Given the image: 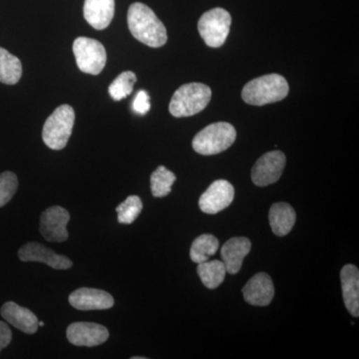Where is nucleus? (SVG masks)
<instances>
[{
  "label": "nucleus",
  "mask_w": 359,
  "mask_h": 359,
  "mask_svg": "<svg viewBox=\"0 0 359 359\" xmlns=\"http://www.w3.org/2000/svg\"><path fill=\"white\" fill-rule=\"evenodd\" d=\"M128 27L132 35L153 48L164 46L168 40L167 30L154 11L146 4L135 2L129 7Z\"/></svg>",
  "instance_id": "f257e3e1"
},
{
  "label": "nucleus",
  "mask_w": 359,
  "mask_h": 359,
  "mask_svg": "<svg viewBox=\"0 0 359 359\" xmlns=\"http://www.w3.org/2000/svg\"><path fill=\"white\" fill-rule=\"evenodd\" d=\"M287 80L280 74H269L248 82L243 89V100L250 105L264 106L282 101L289 94Z\"/></svg>",
  "instance_id": "f03ea898"
},
{
  "label": "nucleus",
  "mask_w": 359,
  "mask_h": 359,
  "mask_svg": "<svg viewBox=\"0 0 359 359\" xmlns=\"http://www.w3.org/2000/svg\"><path fill=\"white\" fill-rule=\"evenodd\" d=\"M212 98V90L203 83H189L176 90L169 111L174 117H190L207 107Z\"/></svg>",
  "instance_id": "7ed1b4c3"
},
{
  "label": "nucleus",
  "mask_w": 359,
  "mask_h": 359,
  "mask_svg": "<svg viewBox=\"0 0 359 359\" xmlns=\"http://www.w3.org/2000/svg\"><path fill=\"white\" fill-rule=\"evenodd\" d=\"M237 138L235 127L226 122L209 125L196 135L193 149L198 154L211 156L228 150Z\"/></svg>",
  "instance_id": "20e7f679"
},
{
  "label": "nucleus",
  "mask_w": 359,
  "mask_h": 359,
  "mask_svg": "<svg viewBox=\"0 0 359 359\" xmlns=\"http://www.w3.org/2000/svg\"><path fill=\"white\" fill-rule=\"evenodd\" d=\"M75 112L70 105L59 106L45 122L42 130V139L45 145L52 150H62L67 145L73 127Z\"/></svg>",
  "instance_id": "39448f33"
},
{
  "label": "nucleus",
  "mask_w": 359,
  "mask_h": 359,
  "mask_svg": "<svg viewBox=\"0 0 359 359\" xmlns=\"http://www.w3.org/2000/svg\"><path fill=\"white\" fill-rule=\"evenodd\" d=\"M231 25V16L224 8H214L201 16L198 30L205 44L219 48L228 39Z\"/></svg>",
  "instance_id": "423d86ee"
},
{
  "label": "nucleus",
  "mask_w": 359,
  "mask_h": 359,
  "mask_svg": "<svg viewBox=\"0 0 359 359\" xmlns=\"http://www.w3.org/2000/svg\"><path fill=\"white\" fill-rule=\"evenodd\" d=\"M73 53L78 68L86 74H100L107 61V53L103 44L88 37H78L74 40Z\"/></svg>",
  "instance_id": "0eeeda50"
},
{
  "label": "nucleus",
  "mask_w": 359,
  "mask_h": 359,
  "mask_svg": "<svg viewBox=\"0 0 359 359\" xmlns=\"http://www.w3.org/2000/svg\"><path fill=\"white\" fill-rule=\"evenodd\" d=\"M287 158L280 151H271L262 156L252 169L255 185L266 187L276 183L282 177Z\"/></svg>",
  "instance_id": "6e6552de"
},
{
  "label": "nucleus",
  "mask_w": 359,
  "mask_h": 359,
  "mask_svg": "<svg viewBox=\"0 0 359 359\" xmlns=\"http://www.w3.org/2000/svg\"><path fill=\"white\" fill-rule=\"evenodd\" d=\"M70 215L65 208L54 205L42 212L40 233L45 240L52 243L65 242L68 238L67 224Z\"/></svg>",
  "instance_id": "1a4fd4ad"
},
{
  "label": "nucleus",
  "mask_w": 359,
  "mask_h": 359,
  "mask_svg": "<svg viewBox=\"0 0 359 359\" xmlns=\"http://www.w3.org/2000/svg\"><path fill=\"white\" fill-rule=\"evenodd\" d=\"M235 197V189L226 180H217L212 184L199 200L201 211L215 215L228 208Z\"/></svg>",
  "instance_id": "9d476101"
},
{
  "label": "nucleus",
  "mask_w": 359,
  "mask_h": 359,
  "mask_svg": "<svg viewBox=\"0 0 359 359\" xmlns=\"http://www.w3.org/2000/svg\"><path fill=\"white\" fill-rule=\"evenodd\" d=\"M66 335L74 346L93 347L104 344L109 337V332L98 323H74L68 327Z\"/></svg>",
  "instance_id": "9b49d317"
},
{
  "label": "nucleus",
  "mask_w": 359,
  "mask_h": 359,
  "mask_svg": "<svg viewBox=\"0 0 359 359\" xmlns=\"http://www.w3.org/2000/svg\"><path fill=\"white\" fill-rule=\"evenodd\" d=\"M18 257L20 261L43 263L54 269H68L73 264L68 257L56 254L53 250L34 242L21 247L18 250Z\"/></svg>",
  "instance_id": "f8f14e48"
},
{
  "label": "nucleus",
  "mask_w": 359,
  "mask_h": 359,
  "mask_svg": "<svg viewBox=\"0 0 359 359\" xmlns=\"http://www.w3.org/2000/svg\"><path fill=\"white\" fill-rule=\"evenodd\" d=\"M69 304L79 311H101L112 308L114 299L102 290L81 287L69 295Z\"/></svg>",
  "instance_id": "ddd939ff"
},
{
  "label": "nucleus",
  "mask_w": 359,
  "mask_h": 359,
  "mask_svg": "<svg viewBox=\"0 0 359 359\" xmlns=\"http://www.w3.org/2000/svg\"><path fill=\"white\" fill-rule=\"evenodd\" d=\"M245 301L252 306H266L275 297V287L268 273H259L245 283L243 289Z\"/></svg>",
  "instance_id": "4468645a"
},
{
  "label": "nucleus",
  "mask_w": 359,
  "mask_h": 359,
  "mask_svg": "<svg viewBox=\"0 0 359 359\" xmlns=\"http://www.w3.org/2000/svg\"><path fill=\"white\" fill-rule=\"evenodd\" d=\"M0 313L7 323L25 334H33L39 330V321L37 316L29 309L22 308L15 302L4 304Z\"/></svg>",
  "instance_id": "2eb2a0df"
},
{
  "label": "nucleus",
  "mask_w": 359,
  "mask_h": 359,
  "mask_svg": "<svg viewBox=\"0 0 359 359\" xmlns=\"http://www.w3.org/2000/svg\"><path fill=\"white\" fill-rule=\"evenodd\" d=\"M252 243L248 238H231L224 244L221 250L222 262L226 266V273L236 275L242 268L243 262L250 252Z\"/></svg>",
  "instance_id": "dca6fc26"
},
{
  "label": "nucleus",
  "mask_w": 359,
  "mask_h": 359,
  "mask_svg": "<svg viewBox=\"0 0 359 359\" xmlns=\"http://www.w3.org/2000/svg\"><path fill=\"white\" fill-rule=\"evenodd\" d=\"M83 13L92 27L105 29L114 18L115 0H85Z\"/></svg>",
  "instance_id": "f3484780"
},
{
  "label": "nucleus",
  "mask_w": 359,
  "mask_h": 359,
  "mask_svg": "<svg viewBox=\"0 0 359 359\" xmlns=\"http://www.w3.org/2000/svg\"><path fill=\"white\" fill-rule=\"evenodd\" d=\"M342 295L346 308L354 318L359 316V271L353 264H346L340 273Z\"/></svg>",
  "instance_id": "a211bd4d"
},
{
  "label": "nucleus",
  "mask_w": 359,
  "mask_h": 359,
  "mask_svg": "<svg viewBox=\"0 0 359 359\" xmlns=\"http://www.w3.org/2000/svg\"><path fill=\"white\" fill-rule=\"evenodd\" d=\"M269 219L273 233L278 237H285L294 228L297 214L287 203H276L269 210Z\"/></svg>",
  "instance_id": "6ab92c4d"
},
{
  "label": "nucleus",
  "mask_w": 359,
  "mask_h": 359,
  "mask_svg": "<svg viewBox=\"0 0 359 359\" xmlns=\"http://www.w3.org/2000/svg\"><path fill=\"white\" fill-rule=\"evenodd\" d=\"M197 271L205 287L210 290L217 289L221 285L226 275V266L219 259L199 264Z\"/></svg>",
  "instance_id": "aec40b11"
},
{
  "label": "nucleus",
  "mask_w": 359,
  "mask_h": 359,
  "mask_svg": "<svg viewBox=\"0 0 359 359\" xmlns=\"http://www.w3.org/2000/svg\"><path fill=\"white\" fill-rule=\"evenodd\" d=\"M22 75V65L20 59L6 49L0 47V82L14 85L20 81Z\"/></svg>",
  "instance_id": "412c9836"
},
{
  "label": "nucleus",
  "mask_w": 359,
  "mask_h": 359,
  "mask_svg": "<svg viewBox=\"0 0 359 359\" xmlns=\"http://www.w3.org/2000/svg\"><path fill=\"white\" fill-rule=\"evenodd\" d=\"M219 250L218 238L212 235H201L194 241L191 247V259L196 264L204 263L209 261Z\"/></svg>",
  "instance_id": "4be33fe9"
},
{
  "label": "nucleus",
  "mask_w": 359,
  "mask_h": 359,
  "mask_svg": "<svg viewBox=\"0 0 359 359\" xmlns=\"http://www.w3.org/2000/svg\"><path fill=\"white\" fill-rule=\"evenodd\" d=\"M176 181L173 172L166 167L160 166L151 175V191L156 198H164L172 191V186Z\"/></svg>",
  "instance_id": "5701e85b"
},
{
  "label": "nucleus",
  "mask_w": 359,
  "mask_h": 359,
  "mask_svg": "<svg viewBox=\"0 0 359 359\" xmlns=\"http://www.w3.org/2000/svg\"><path fill=\"white\" fill-rule=\"evenodd\" d=\"M137 77L132 71H125L119 75L112 83L110 84L108 91L111 98L115 101H120L126 98L133 92L134 85Z\"/></svg>",
  "instance_id": "b1692460"
},
{
  "label": "nucleus",
  "mask_w": 359,
  "mask_h": 359,
  "mask_svg": "<svg viewBox=\"0 0 359 359\" xmlns=\"http://www.w3.org/2000/svg\"><path fill=\"white\" fill-rule=\"evenodd\" d=\"M143 209V203L138 196H130L117 208L118 222L120 224H130L138 218Z\"/></svg>",
  "instance_id": "393cba45"
},
{
  "label": "nucleus",
  "mask_w": 359,
  "mask_h": 359,
  "mask_svg": "<svg viewBox=\"0 0 359 359\" xmlns=\"http://www.w3.org/2000/svg\"><path fill=\"white\" fill-rule=\"evenodd\" d=\"M18 188V180L13 172L0 174V208L13 199Z\"/></svg>",
  "instance_id": "a878e982"
},
{
  "label": "nucleus",
  "mask_w": 359,
  "mask_h": 359,
  "mask_svg": "<svg viewBox=\"0 0 359 359\" xmlns=\"http://www.w3.org/2000/svg\"><path fill=\"white\" fill-rule=\"evenodd\" d=\"M132 108H133L135 112L140 115H145L146 113L149 112L151 108L150 96L145 90H141L135 96Z\"/></svg>",
  "instance_id": "bb28decb"
},
{
  "label": "nucleus",
  "mask_w": 359,
  "mask_h": 359,
  "mask_svg": "<svg viewBox=\"0 0 359 359\" xmlns=\"http://www.w3.org/2000/svg\"><path fill=\"white\" fill-rule=\"evenodd\" d=\"M13 339L11 328L7 323L0 321V351L9 346Z\"/></svg>",
  "instance_id": "cd10ccee"
},
{
  "label": "nucleus",
  "mask_w": 359,
  "mask_h": 359,
  "mask_svg": "<svg viewBox=\"0 0 359 359\" xmlns=\"http://www.w3.org/2000/svg\"><path fill=\"white\" fill-rule=\"evenodd\" d=\"M132 359H146V358H138V356H136V358H132Z\"/></svg>",
  "instance_id": "c85d7f7f"
},
{
  "label": "nucleus",
  "mask_w": 359,
  "mask_h": 359,
  "mask_svg": "<svg viewBox=\"0 0 359 359\" xmlns=\"http://www.w3.org/2000/svg\"><path fill=\"white\" fill-rule=\"evenodd\" d=\"M39 325H40V327H43L44 323H39Z\"/></svg>",
  "instance_id": "c756f323"
}]
</instances>
